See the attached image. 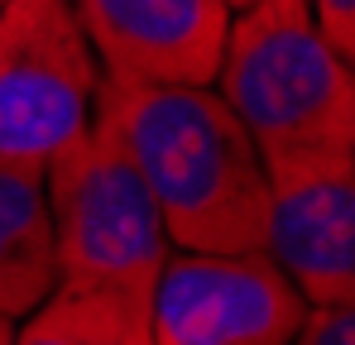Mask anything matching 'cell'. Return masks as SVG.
I'll use <instances>...</instances> for the list:
<instances>
[{
	"label": "cell",
	"instance_id": "30bf717a",
	"mask_svg": "<svg viewBox=\"0 0 355 345\" xmlns=\"http://www.w3.org/2000/svg\"><path fill=\"white\" fill-rule=\"evenodd\" d=\"M288 345H355V307H307Z\"/></svg>",
	"mask_w": 355,
	"mask_h": 345
},
{
	"label": "cell",
	"instance_id": "ba28073f",
	"mask_svg": "<svg viewBox=\"0 0 355 345\" xmlns=\"http://www.w3.org/2000/svg\"><path fill=\"white\" fill-rule=\"evenodd\" d=\"M58 288V245L44 172L0 163V317H29Z\"/></svg>",
	"mask_w": 355,
	"mask_h": 345
},
{
	"label": "cell",
	"instance_id": "6da1fadb",
	"mask_svg": "<svg viewBox=\"0 0 355 345\" xmlns=\"http://www.w3.org/2000/svg\"><path fill=\"white\" fill-rule=\"evenodd\" d=\"M92 115L139 168L173 249L264 254V159L216 87L101 77Z\"/></svg>",
	"mask_w": 355,
	"mask_h": 345
},
{
	"label": "cell",
	"instance_id": "7a4b0ae2",
	"mask_svg": "<svg viewBox=\"0 0 355 345\" xmlns=\"http://www.w3.org/2000/svg\"><path fill=\"white\" fill-rule=\"evenodd\" d=\"M216 96L264 163L307 149H355V72L317 29L307 0H250L231 15Z\"/></svg>",
	"mask_w": 355,
	"mask_h": 345
},
{
	"label": "cell",
	"instance_id": "277c9868",
	"mask_svg": "<svg viewBox=\"0 0 355 345\" xmlns=\"http://www.w3.org/2000/svg\"><path fill=\"white\" fill-rule=\"evenodd\" d=\"M96 82L72 0H0V163L44 172L92 125Z\"/></svg>",
	"mask_w": 355,
	"mask_h": 345
},
{
	"label": "cell",
	"instance_id": "9c48e42d",
	"mask_svg": "<svg viewBox=\"0 0 355 345\" xmlns=\"http://www.w3.org/2000/svg\"><path fill=\"white\" fill-rule=\"evenodd\" d=\"M15 345H154L149 292L120 283H58L15 321Z\"/></svg>",
	"mask_w": 355,
	"mask_h": 345
},
{
	"label": "cell",
	"instance_id": "52a82bcc",
	"mask_svg": "<svg viewBox=\"0 0 355 345\" xmlns=\"http://www.w3.org/2000/svg\"><path fill=\"white\" fill-rule=\"evenodd\" d=\"M72 15L101 77L211 87L236 10L226 0H72Z\"/></svg>",
	"mask_w": 355,
	"mask_h": 345
},
{
	"label": "cell",
	"instance_id": "8992f818",
	"mask_svg": "<svg viewBox=\"0 0 355 345\" xmlns=\"http://www.w3.org/2000/svg\"><path fill=\"white\" fill-rule=\"evenodd\" d=\"M264 254L307 307H355V149H307L264 163Z\"/></svg>",
	"mask_w": 355,
	"mask_h": 345
},
{
	"label": "cell",
	"instance_id": "4fadbf2b",
	"mask_svg": "<svg viewBox=\"0 0 355 345\" xmlns=\"http://www.w3.org/2000/svg\"><path fill=\"white\" fill-rule=\"evenodd\" d=\"M226 5H231V10H240V5H250V0H226Z\"/></svg>",
	"mask_w": 355,
	"mask_h": 345
},
{
	"label": "cell",
	"instance_id": "8fae6325",
	"mask_svg": "<svg viewBox=\"0 0 355 345\" xmlns=\"http://www.w3.org/2000/svg\"><path fill=\"white\" fill-rule=\"evenodd\" d=\"M317 29L341 57H355V0H307Z\"/></svg>",
	"mask_w": 355,
	"mask_h": 345
},
{
	"label": "cell",
	"instance_id": "5b68a950",
	"mask_svg": "<svg viewBox=\"0 0 355 345\" xmlns=\"http://www.w3.org/2000/svg\"><path fill=\"white\" fill-rule=\"evenodd\" d=\"M307 302L269 254H168L149 292L154 345H288Z\"/></svg>",
	"mask_w": 355,
	"mask_h": 345
},
{
	"label": "cell",
	"instance_id": "3957f363",
	"mask_svg": "<svg viewBox=\"0 0 355 345\" xmlns=\"http://www.w3.org/2000/svg\"><path fill=\"white\" fill-rule=\"evenodd\" d=\"M44 197L58 245V283L154 292L173 240L139 168L96 115L44 163Z\"/></svg>",
	"mask_w": 355,
	"mask_h": 345
},
{
	"label": "cell",
	"instance_id": "7c38bea8",
	"mask_svg": "<svg viewBox=\"0 0 355 345\" xmlns=\"http://www.w3.org/2000/svg\"><path fill=\"white\" fill-rule=\"evenodd\" d=\"M0 345H15V321L0 317Z\"/></svg>",
	"mask_w": 355,
	"mask_h": 345
}]
</instances>
